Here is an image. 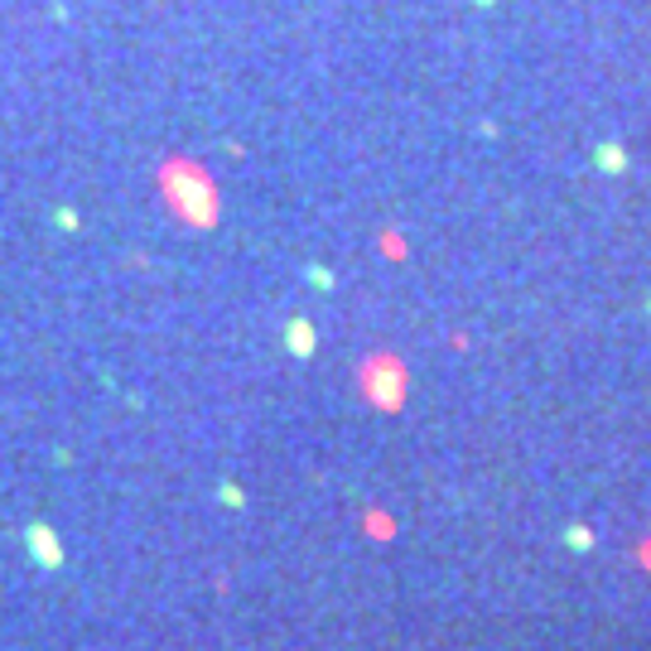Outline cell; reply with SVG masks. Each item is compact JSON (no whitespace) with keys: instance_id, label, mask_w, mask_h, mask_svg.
Returning <instances> with one entry per match:
<instances>
[{"instance_id":"obj_1","label":"cell","mask_w":651,"mask_h":651,"mask_svg":"<svg viewBox=\"0 0 651 651\" xmlns=\"http://www.w3.org/2000/svg\"><path fill=\"white\" fill-rule=\"evenodd\" d=\"M164 198H169V208H179V217L194 222V227H208V222L217 217L213 184L203 179L198 169H188V164H169L164 169Z\"/></svg>"},{"instance_id":"obj_2","label":"cell","mask_w":651,"mask_h":651,"mask_svg":"<svg viewBox=\"0 0 651 651\" xmlns=\"http://www.w3.org/2000/svg\"><path fill=\"white\" fill-rule=\"evenodd\" d=\"M405 367L396 362V357H372V362L362 367V396L372 405L382 410H401L405 405Z\"/></svg>"},{"instance_id":"obj_3","label":"cell","mask_w":651,"mask_h":651,"mask_svg":"<svg viewBox=\"0 0 651 651\" xmlns=\"http://www.w3.org/2000/svg\"><path fill=\"white\" fill-rule=\"evenodd\" d=\"M285 338H289V348H295L299 357H304V352H314V329H310L304 319H295V323H289V329H285Z\"/></svg>"},{"instance_id":"obj_4","label":"cell","mask_w":651,"mask_h":651,"mask_svg":"<svg viewBox=\"0 0 651 651\" xmlns=\"http://www.w3.org/2000/svg\"><path fill=\"white\" fill-rule=\"evenodd\" d=\"M44 536H48V530H34V551H39L44 564H58V545H48Z\"/></svg>"}]
</instances>
